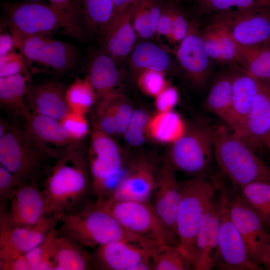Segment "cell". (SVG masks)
I'll return each instance as SVG.
<instances>
[{"instance_id": "680465c9", "label": "cell", "mask_w": 270, "mask_h": 270, "mask_svg": "<svg viewBox=\"0 0 270 270\" xmlns=\"http://www.w3.org/2000/svg\"><path fill=\"white\" fill-rule=\"evenodd\" d=\"M270 152V141H269V143H268V148H267Z\"/></svg>"}, {"instance_id": "7402d4cb", "label": "cell", "mask_w": 270, "mask_h": 270, "mask_svg": "<svg viewBox=\"0 0 270 270\" xmlns=\"http://www.w3.org/2000/svg\"><path fill=\"white\" fill-rule=\"evenodd\" d=\"M220 202L215 198L206 212L196 234L192 267L196 270L215 268L218 256Z\"/></svg>"}, {"instance_id": "3957f363", "label": "cell", "mask_w": 270, "mask_h": 270, "mask_svg": "<svg viewBox=\"0 0 270 270\" xmlns=\"http://www.w3.org/2000/svg\"><path fill=\"white\" fill-rule=\"evenodd\" d=\"M214 158L235 190L254 182L270 181V167L228 126H216Z\"/></svg>"}, {"instance_id": "603a6c76", "label": "cell", "mask_w": 270, "mask_h": 270, "mask_svg": "<svg viewBox=\"0 0 270 270\" xmlns=\"http://www.w3.org/2000/svg\"><path fill=\"white\" fill-rule=\"evenodd\" d=\"M66 89L55 82H46L29 86L26 106L30 112L60 121L69 112L65 98Z\"/></svg>"}, {"instance_id": "ba28073f", "label": "cell", "mask_w": 270, "mask_h": 270, "mask_svg": "<svg viewBox=\"0 0 270 270\" xmlns=\"http://www.w3.org/2000/svg\"><path fill=\"white\" fill-rule=\"evenodd\" d=\"M5 10L10 33L18 49L27 38L49 36L60 30L74 38L66 20L50 4L26 2L6 5Z\"/></svg>"}, {"instance_id": "e0dca14e", "label": "cell", "mask_w": 270, "mask_h": 270, "mask_svg": "<svg viewBox=\"0 0 270 270\" xmlns=\"http://www.w3.org/2000/svg\"><path fill=\"white\" fill-rule=\"evenodd\" d=\"M63 214L48 216L36 224L28 228L0 226V260L13 258L26 254L56 228Z\"/></svg>"}, {"instance_id": "ab89813d", "label": "cell", "mask_w": 270, "mask_h": 270, "mask_svg": "<svg viewBox=\"0 0 270 270\" xmlns=\"http://www.w3.org/2000/svg\"><path fill=\"white\" fill-rule=\"evenodd\" d=\"M56 230H52L41 243L25 254L32 270H54L52 244Z\"/></svg>"}, {"instance_id": "7c38bea8", "label": "cell", "mask_w": 270, "mask_h": 270, "mask_svg": "<svg viewBox=\"0 0 270 270\" xmlns=\"http://www.w3.org/2000/svg\"><path fill=\"white\" fill-rule=\"evenodd\" d=\"M160 162L156 156L145 153L129 156L122 176L104 200L150 202Z\"/></svg>"}, {"instance_id": "d590c367", "label": "cell", "mask_w": 270, "mask_h": 270, "mask_svg": "<svg viewBox=\"0 0 270 270\" xmlns=\"http://www.w3.org/2000/svg\"><path fill=\"white\" fill-rule=\"evenodd\" d=\"M163 0H139L132 17L138 37L149 40L156 36Z\"/></svg>"}, {"instance_id": "7bdbcfd3", "label": "cell", "mask_w": 270, "mask_h": 270, "mask_svg": "<svg viewBox=\"0 0 270 270\" xmlns=\"http://www.w3.org/2000/svg\"><path fill=\"white\" fill-rule=\"evenodd\" d=\"M60 122L68 136L75 142L84 139L89 132V124L85 114L70 110Z\"/></svg>"}, {"instance_id": "30bf717a", "label": "cell", "mask_w": 270, "mask_h": 270, "mask_svg": "<svg viewBox=\"0 0 270 270\" xmlns=\"http://www.w3.org/2000/svg\"><path fill=\"white\" fill-rule=\"evenodd\" d=\"M209 24L226 32L238 44L270 45V6H257L208 16Z\"/></svg>"}, {"instance_id": "cb8c5ba5", "label": "cell", "mask_w": 270, "mask_h": 270, "mask_svg": "<svg viewBox=\"0 0 270 270\" xmlns=\"http://www.w3.org/2000/svg\"><path fill=\"white\" fill-rule=\"evenodd\" d=\"M232 80V109L228 126L240 136L246 116L258 92L260 82L238 66L231 67Z\"/></svg>"}, {"instance_id": "b9f144b4", "label": "cell", "mask_w": 270, "mask_h": 270, "mask_svg": "<svg viewBox=\"0 0 270 270\" xmlns=\"http://www.w3.org/2000/svg\"><path fill=\"white\" fill-rule=\"evenodd\" d=\"M164 72L146 70L136 74V80L140 89L146 95L154 98L168 84Z\"/></svg>"}, {"instance_id": "8d00e7d4", "label": "cell", "mask_w": 270, "mask_h": 270, "mask_svg": "<svg viewBox=\"0 0 270 270\" xmlns=\"http://www.w3.org/2000/svg\"><path fill=\"white\" fill-rule=\"evenodd\" d=\"M65 98L70 111L85 114L97 98L96 92L87 76L76 80L66 88Z\"/></svg>"}, {"instance_id": "6f0895ef", "label": "cell", "mask_w": 270, "mask_h": 270, "mask_svg": "<svg viewBox=\"0 0 270 270\" xmlns=\"http://www.w3.org/2000/svg\"><path fill=\"white\" fill-rule=\"evenodd\" d=\"M27 2H39L41 0H26Z\"/></svg>"}, {"instance_id": "9f6ffc18", "label": "cell", "mask_w": 270, "mask_h": 270, "mask_svg": "<svg viewBox=\"0 0 270 270\" xmlns=\"http://www.w3.org/2000/svg\"><path fill=\"white\" fill-rule=\"evenodd\" d=\"M166 0L172 2H174L178 3V4H180V2L182 0Z\"/></svg>"}, {"instance_id": "e575fe53", "label": "cell", "mask_w": 270, "mask_h": 270, "mask_svg": "<svg viewBox=\"0 0 270 270\" xmlns=\"http://www.w3.org/2000/svg\"><path fill=\"white\" fill-rule=\"evenodd\" d=\"M236 190L258 215L270 232V181L252 182Z\"/></svg>"}, {"instance_id": "44dd1931", "label": "cell", "mask_w": 270, "mask_h": 270, "mask_svg": "<svg viewBox=\"0 0 270 270\" xmlns=\"http://www.w3.org/2000/svg\"><path fill=\"white\" fill-rule=\"evenodd\" d=\"M138 2L117 13L112 18L102 38V50L116 62L129 56L136 44L138 36L132 17Z\"/></svg>"}, {"instance_id": "74e56055", "label": "cell", "mask_w": 270, "mask_h": 270, "mask_svg": "<svg viewBox=\"0 0 270 270\" xmlns=\"http://www.w3.org/2000/svg\"><path fill=\"white\" fill-rule=\"evenodd\" d=\"M199 14L210 16L242 9L270 6V0H194Z\"/></svg>"}, {"instance_id": "1f68e13d", "label": "cell", "mask_w": 270, "mask_h": 270, "mask_svg": "<svg viewBox=\"0 0 270 270\" xmlns=\"http://www.w3.org/2000/svg\"><path fill=\"white\" fill-rule=\"evenodd\" d=\"M186 128L180 116L172 110L156 112L150 116L147 136L158 143L170 145L184 134Z\"/></svg>"}, {"instance_id": "8992f818", "label": "cell", "mask_w": 270, "mask_h": 270, "mask_svg": "<svg viewBox=\"0 0 270 270\" xmlns=\"http://www.w3.org/2000/svg\"><path fill=\"white\" fill-rule=\"evenodd\" d=\"M86 156L92 192L98 200L106 199L124 172L129 156L110 136L96 128L91 134Z\"/></svg>"}, {"instance_id": "ac0fdd59", "label": "cell", "mask_w": 270, "mask_h": 270, "mask_svg": "<svg viewBox=\"0 0 270 270\" xmlns=\"http://www.w3.org/2000/svg\"><path fill=\"white\" fill-rule=\"evenodd\" d=\"M148 246L119 241L100 245L92 256L94 268L107 270H132L137 264L152 258L162 246Z\"/></svg>"}, {"instance_id": "f1b7e54d", "label": "cell", "mask_w": 270, "mask_h": 270, "mask_svg": "<svg viewBox=\"0 0 270 270\" xmlns=\"http://www.w3.org/2000/svg\"><path fill=\"white\" fill-rule=\"evenodd\" d=\"M200 32L206 51L212 60L222 66H238L237 43L226 32L208 24Z\"/></svg>"}, {"instance_id": "60d3db41", "label": "cell", "mask_w": 270, "mask_h": 270, "mask_svg": "<svg viewBox=\"0 0 270 270\" xmlns=\"http://www.w3.org/2000/svg\"><path fill=\"white\" fill-rule=\"evenodd\" d=\"M150 117L142 109L134 110L132 116L122 136L125 142L132 147L142 146L146 140L147 126Z\"/></svg>"}, {"instance_id": "4dcf8cb0", "label": "cell", "mask_w": 270, "mask_h": 270, "mask_svg": "<svg viewBox=\"0 0 270 270\" xmlns=\"http://www.w3.org/2000/svg\"><path fill=\"white\" fill-rule=\"evenodd\" d=\"M28 86L24 74L0 78L1 107L14 116L26 119L30 113L26 100Z\"/></svg>"}, {"instance_id": "11a10c76", "label": "cell", "mask_w": 270, "mask_h": 270, "mask_svg": "<svg viewBox=\"0 0 270 270\" xmlns=\"http://www.w3.org/2000/svg\"><path fill=\"white\" fill-rule=\"evenodd\" d=\"M9 126H8L5 122L1 120L0 124V138L2 137L7 132Z\"/></svg>"}, {"instance_id": "f5cc1de1", "label": "cell", "mask_w": 270, "mask_h": 270, "mask_svg": "<svg viewBox=\"0 0 270 270\" xmlns=\"http://www.w3.org/2000/svg\"><path fill=\"white\" fill-rule=\"evenodd\" d=\"M114 12L113 17L118 12L122 10L130 5L134 4L139 0H113Z\"/></svg>"}, {"instance_id": "f546056e", "label": "cell", "mask_w": 270, "mask_h": 270, "mask_svg": "<svg viewBox=\"0 0 270 270\" xmlns=\"http://www.w3.org/2000/svg\"><path fill=\"white\" fill-rule=\"evenodd\" d=\"M232 70H224L214 80L204 107L228 126L232 109Z\"/></svg>"}, {"instance_id": "5bb4252c", "label": "cell", "mask_w": 270, "mask_h": 270, "mask_svg": "<svg viewBox=\"0 0 270 270\" xmlns=\"http://www.w3.org/2000/svg\"><path fill=\"white\" fill-rule=\"evenodd\" d=\"M19 50L27 62L44 66L58 74L74 68L78 59V50L73 45L48 36L27 38Z\"/></svg>"}, {"instance_id": "f907efd6", "label": "cell", "mask_w": 270, "mask_h": 270, "mask_svg": "<svg viewBox=\"0 0 270 270\" xmlns=\"http://www.w3.org/2000/svg\"><path fill=\"white\" fill-rule=\"evenodd\" d=\"M0 270H32L24 255L17 258L0 260Z\"/></svg>"}, {"instance_id": "d6986e66", "label": "cell", "mask_w": 270, "mask_h": 270, "mask_svg": "<svg viewBox=\"0 0 270 270\" xmlns=\"http://www.w3.org/2000/svg\"><path fill=\"white\" fill-rule=\"evenodd\" d=\"M176 172L164 158L161 160L151 203L166 226L176 236V220L181 191Z\"/></svg>"}, {"instance_id": "4fadbf2b", "label": "cell", "mask_w": 270, "mask_h": 270, "mask_svg": "<svg viewBox=\"0 0 270 270\" xmlns=\"http://www.w3.org/2000/svg\"><path fill=\"white\" fill-rule=\"evenodd\" d=\"M0 208V226L31 227L50 216L40 185L32 183L23 185Z\"/></svg>"}, {"instance_id": "ee69618b", "label": "cell", "mask_w": 270, "mask_h": 270, "mask_svg": "<svg viewBox=\"0 0 270 270\" xmlns=\"http://www.w3.org/2000/svg\"><path fill=\"white\" fill-rule=\"evenodd\" d=\"M116 136H122L134 112L130 102L120 93L112 100Z\"/></svg>"}, {"instance_id": "8fae6325", "label": "cell", "mask_w": 270, "mask_h": 270, "mask_svg": "<svg viewBox=\"0 0 270 270\" xmlns=\"http://www.w3.org/2000/svg\"><path fill=\"white\" fill-rule=\"evenodd\" d=\"M220 192L218 256L215 268L225 270H259L250 257L240 234L232 222L228 208V193L222 183L216 182Z\"/></svg>"}, {"instance_id": "484cf974", "label": "cell", "mask_w": 270, "mask_h": 270, "mask_svg": "<svg viewBox=\"0 0 270 270\" xmlns=\"http://www.w3.org/2000/svg\"><path fill=\"white\" fill-rule=\"evenodd\" d=\"M25 120L26 128L53 158H58L56 153L60 155L59 149L66 150L78 142L71 140L58 120L30 112Z\"/></svg>"}, {"instance_id": "db71d44e", "label": "cell", "mask_w": 270, "mask_h": 270, "mask_svg": "<svg viewBox=\"0 0 270 270\" xmlns=\"http://www.w3.org/2000/svg\"><path fill=\"white\" fill-rule=\"evenodd\" d=\"M260 265H263L268 270H270V236L266 246L262 254Z\"/></svg>"}, {"instance_id": "9a60e30c", "label": "cell", "mask_w": 270, "mask_h": 270, "mask_svg": "<svg viewBox=\"0 0 270 270\" xmlns=\"http://www.w3.org/2000/svg\"><path fill=\"white\" fill-rule=\"evenodd\" d=\"M200 30L198 20H190L188 32L174 52L187 80L197 89L206 87L212 72V60L206 51Z\"/></svg>"}, {"instance_id": "4316f807", "label": "cell", "mask_w": 270, "mask_h": 270, "mask_svg": "<svg viewBox=\"0 0 270 270\" xmlns=\"http://www.w3.org/2000/svg\"><path fill=\"white\" fill-rule=\"evenodd\" d=\"M60 229L57 230L52 244L54 270H88L94 268L92 255Z\"/></svg>"}, {"instance_id": "d6a6232c", "label": "cell", "mask_w": 270, "mask_h": 270, "mask_svg": "<svg viewBox=\"0 0 270 270\" xmlns=\"http://www.w3.org/2000/svg\"><path fill=\"white\" fill-rule=\"evenodd\" d=\"M237 64L258 81L270 85V45L246 46L237 44Z\"/></svg>"}, {"instance_id": "836d02e7", "label": "cell", "mask_w": 270, "mask_h": 270, "mask_svg": "<svg viewBox=\"0 0 270 270\" xmlns=\"http://www.w3.org/2000/svg\"><path fill=\"white\" fill-rule=\"evenodd\" d=\"M81 14L92 37L102 40L113 18V0H78Z\"/></svg>"}, {"instance_id": "bcb514c9", "label": "cell", "mask_w": 270, "mask_h": 270, "mask_svg": "<svg viewBox=\"0 0 270 270\" xmlns=\"http://www.w3.org/2000/svg\"><path fill=\"white\" fill-rule=\"evenodd\" d=\"M26 61L20 52H12L0 57V78L25 74Z\"/></svg>"}, {"instance_id": "83f0119b", "label": "cell", "mask_w": 270, "mask_h": 270, "mask_svg": "<svg viewBox=\"0 0 270 270\" xmlns=\"http://www.w3.org/2000/svg\"><path fill=\"white\" fill-rule=\"evenodd\" d=\"M129 64L136 74L146 70L166 74L173 68V60L166 48L144 40L137 44L129 55Z\"/></svg>"}, {"instance_id": "52a82bcc", "label": "cell", "mask_w": 270, "mask_h": 270, "mask_svg": "<svg viewBox=\"0 0 270 270\" xmlns=\"http://www.w3.org/2000/svg\"><path fill=\"white\" fill-rule=\"evenodd\" d=\"M215 128L196 122L170 145L164 158L176 171L191 178L206 176L214 158Z\"/></svg>"}, {"instance_id": "277c9868", "label": "cell", "mask_w": 270, "mask_h": 270, "mask_svg": "<svg viewBox=\"0 0 270 270\" xmlns=\"http://www.w3.org/2000/svg\"><path fill=\"white\" fill-rule=\"evenodd\" d=\"M53 158L25 128L9 126L0 138V163L26 183L40 185Z\"/></svg>"}, {"instance_id": "681fc988", "label": "cell", "mask_w": 270, "mask_h": 270, "mask_svg": "<svg viewBox=\"0 0 270 270\" xmlns=\"http://www.w3.org/2000/svg\"><path fill=\"white\" fill-rule=\"evenodd\" d=\"M177 90L168 84L154 98V105L157 112H165L172 110L178 100Z\"/></svg>"}, {"instance_id": "d4e9b609", "label": "cell", "mask_w": 270, "mask_h": 270, "mask_svg": "<svg viewBox=\"0 0 270 270\" xmlns=\"http://www.w3.org/2000/svg\"><path fill=\"white\" fill-rule=\"evenodd\" d=\"M87 78L99 101L110 99L118 90L120 75L116 61L104 50L96 52L90 60Z\"/></svg>"}, {"instance_id": "6da1fadb", "label": "cell", "mask_w": 270, "mask_h": 270, "mask_svg": "<svg viewBox=\"0 0 270 270\" xmlns=\"http://www.w3.org/2000/svg\"><path fill=\"white\" fill-rule=\"evenodd\" d=\"M57 159L40 184L48 215L70 212L84 202L92 192L86 156L76 144L66 149Z\"/></svg>"}, {"instance_id": "5b68a950", "label": "cell", "mask_w": 270, "mask_h": 270, "mask_svg": "<svg viewBox=\"0 0 270 270\" xmlns=\"http://www.w3.org/2000/svg\"><path fill=\"white\" fill-rule=\"evenodd\" d=\"M216 190L215 183L208 180L206 176L191 178L180 184V200L176 220L178 246L192 266L196 238L215 198Z\"/></svg>"}, {"instance_id": "7dc6e473", "label": "cell", "mask_w": 270, "mask_h": 270, "mask_svg": "<svg viewBox=\"0 0 270 270\" xmlns=\"http://www.w3.org/2000/svg\"><path fill=\"white\" fill-rule=\"evenodd\" d=\"M176 4L173 17L172 32L168 38L171 43L178 44L186 36L189 28L190 21L186 14L180 6Z\"/></svg>"}, {"instance_id": "f35d334b", "label": "cell", "mask_w": 270, "mask_h": 270, "mask_svg": "<svg viewBox=\"0 0 270 270\" xmlns=\"http://www.w3.org/2000/svg\"><path fill=\"white\" fill-rule=\"evenodd\" d=\"M154 270L193 269L189 260L178 246L164 244L152 257Z\"/></svg>"}, {"instance_id": "ffe728a7", "label": "cell", "mask_w": 270, "mask_h": 270, "mask_svg": "<svg viewBox=\"0 0 270 270\" xmlns=\"http://www.w3.org/2000/svg\"><path fill=\"white\" fill-rule=\"evenodd\" d=\"M240 136L254 150L268 148L270 140V85L260 82Z\"/></svg>"}, {"instance_id": "7a4b0ae2", "label": "cell", "mask_w": 270, "mask_h": 270, "mask_svg": "<svg viewBox=\"0 0 270 270\" xmlns=\"http://www.w3.org/2000/svg\"><path fill=\"white\" fill-rule=\"evenodd\" d=\"M82 204L63 214L60 229L84 247L95 248L119 241L148 246L161 244L128 230L97 202Z\"/></svg>"}, {"instance_id": "816d5d0a", "label": "cell", "mask_w": 270, "mask_h": 270, "mask_svg": "<svg viewBox=\"0 0 270 270\" xmlns=\"http://www.w3.org/2000/svg\"><path fill=\"white\" fill-rule=\"evenodd\" d=\"M16 48L14 38L10 33H1L0 36V57L4 56Z\"/></svg>"}, {"instance_id": "2e32d148", "label": "cell", "mask_w": 270, "mask_h": 270, "mask_svg": "<svg viewBox=\"0 0 270 270\" xmlns=\"http://www.w3.org/2000/svg\"><path fill=\"white\" fill-rule=\"evenodd\" d=\"M228 194L230 218L242 236L252 260L260 265L262 254L268 241L270 232L256 212L241 198L238 192Z\"/></svg>"}, {"instance_id": "9c48e42d", "label": "cell", "mask_w": 270, "mask_h": 270, "mask_svg": "<svg viewBox=\"0 0 270 270\" xmlns=\"http://www.w3.org/2000/svg\"><path fill=\"white\" fill-rule=\"evenodd\" d=\"M96 202L130 232L163 244L178 246L177 236L166 226L150 202L131 200Z\"/></svg>"}, {"instance_id": "c3c4849f", "label": "cell", "mask_w": 270, "mask_h": 270, "mask_svg": "<svg viewBox=\"0 0 270 270\" xmlns=\"http://www.w3.org/2000/svg\"><path fill=\"white\" fill-rule=\"evenodd\" d=\"M176 4L163 0L156 30V36L158 37L164 36L168 38L170 36L172 30L174 10Z\"/></svg>"}, {"instance_id": "f6af8a7d", "label": "cell", "mask_w": 270, "mask_h": 270, "mask_svg": "<svg viewBox=\"0 0 270 270\" xmlns=\"http://www.w3.org/2000/svg\"><path fill=\"white\" fill-rule=\"evenodd\" d=\"M26 184L8 170L0 166V202L2 204L8 201Z\"/></svg>"}]
</instances>
